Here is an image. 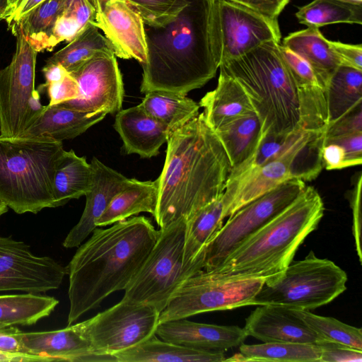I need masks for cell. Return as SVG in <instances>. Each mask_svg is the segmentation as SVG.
I'll use <instances>...</instances> for the list:
<instances>
[{
    "instance_id": "6da1fadb",
    "label": "cell",
    "mask_w": 362,
    "mask_h": 362,
    "mask_svg": "<svg viewBox=\"0 0 362 362\" xmlns=\"http://www.w3.org/2000/svg\"><path fill=\"white\" fill-rule=\"evenodd\" d=\"M230 170L227 154L202 112L173 131L157 178L158 202L153 216L160 229L180 218L187 220L220 197Z\"/></svg>"
},
{
    "instance_id": "7a4b0ae2",
    "label": "cell",
    "mask_w": 362,
    "mask_h": 362,
    "mask_svg": "<svg viewBox=\"0 0 362 362\" xmlns=\"http://www.w3.org/2000/svg\"><path fill=\"white\" fill-rule=\"evenodd\" d=\"M160 231L145 216H134L107 228H95L66 268L68 325L95 308L112 293L125 290L156 243Z\"/></svg>"
},
{
    "instance_id": "3957f363",
    "label": "cell",
    "mask_w": 362,
    "mask_h": 362,
    "mask_svg": "<svg viewBox=\"0 0 362 362\" xmlns=\"http://www.w3.org/2000/svg\"><path fill=\"white\" fill-rule=\"evenodd\" d=\"M216 0H185L178 13L158 26L144 25L147 60L140 91L187 95L213 78L218 68L213 42Z\"/></svg>"
},
{
    "instance_id": "277c9868",
    "label": "cell",
    "mask_w": 362,
    "mask_h": 362,
    "mask_svg": "<svg viewBox=\"0 0 362 362\" xmlns=\"http://www.w3.org/2000/svg\"><path fill=\"white\" fill-rule=\"evenodd\" d=\"M218 68L246 91L259 118L262 134L327 129L325 90L299 87L281 56L279 42H264Z\"/></svg>"
},
{
    "instance_id": "5b68a950",
    "label": "cell",
    "mask_w": 362,
    "mask_h": 362,
    "mask_svg": "<svg viewBox=\"0 0 362 362\" xmlns=\"http://www.w3.org/2000/svg\"><path fill=\"white\" fill-rule=\"evenodd\" d=\"M324 210L319 193L306 186L284 210L241 242L218 265L206 271L226 277L266 280L279 275L317 228Z\"/></svg>"
},
{
    "instance_id": "8992f818",
    "label": "cell",
    "mask_w": 362,
    "mask_h": 362,
    "mask_svg": "<svg viewBox=\"0 0 362 362\" xmlns=\"http://www.w3.org/2000/svg\"><path fill=\"white\" fill-rule=\"evenodd\" d=\"M64 151L62 141L47 137L0 136V200L18 214L54 208V174Z\"/></svg>"
},
{
    "instance_id": "52a82bcc",
    "label": "cell",
    "mask_w": 362,
    "mask_h": 362,
    "mask_svg": "<svg viewBox=\"0 0 362 362\" xmlns=\"http://www.w3.org/2000/svg\"><path fill=\"white\" fill-rule=\"evenodd\" d=\"M347 274L332 261L313 251L291 264L279 275L267 279L253 305H276L298 310L325 305L346 289Z\"/></svg>"
},
{
    "instance_id": "ba28073f",
    "label": "cell",
    "mask_w": 362,
    "mask_h": 362,
    "mask_svg": "<svg viewBox=\"0 0 362 362\" xmlns=\"http://www.w3.org/2000/svg\"><path fill=\"white\" fill-rule=\"evenodd\" d=\"M185 230V218L159 230L156 243L123 298L151 305L160 313L182 284L200 271L184 261Z\"/></svg>"
},
{
    "instance_id": "9c48e42d",
    "label": "cell",
    "mask_w": 362,
    "mask_h": 362,
    "mask_svg": "<svg viewBox=\"0 0 362 362\" xmlns=\"http://www.w3.org/2000/svg\"><path fill=\"white\" fill-rule=\"evenodd\" d=\"M266 279L226 277L201 270L187 278L160 313L159 322L253 305Z\"/></svg>"
},
{
    "instance_id": "30bf717a",
    "label": "cell",
    "mask_w": 362,
    "mask_h": 362,
    "mask_svg": "<svg viewBox=\"0 0 362 362\" xmlns=\"http://www.w3.org/2000/svg\"><path fill=\"white\" fill-rule=\"evenodd\" d=\"M160 312L153 306L122 299L112 307L80 322L94 355L114 361L113 355L134 347L153 334Z\"/></svg>"
},
{
    "instance_id": "8fae6325",
    "label": "cell",
    "mask_w": 362,
    "mask_h": 362,
    "mask_svg": "<svg viewBox=\"0 0 362 362\" xmlns=\"http://www.w3.org/2000/svg\"><path fill=\"white\" fill-rule=\"evenodd\" d=\"M306 186L303 180L289 179L229 216L206 245L202 270L218 265L241 242L289 206Z\"/></svg>"
},
{
    "instance_id": "7c38bea8",
    "label": "cell",
    "mask_w": 362,
    "mask_h": 362,
    "mask_svg": "<svg viewBox=\"0 0 362 362\" xmlns=\"http://www.w3.org/2000/svg\"><path fill=\"white\" fill-rule=\"evenodd\" d=\"M212 30L218 67L264 42L281 39L278 20L230 0L215 1Z\"/></svg>"
},
{
    "instance_id": "4fadbf2b",
    "label": "cell",
    "mask_w": 362,
    "mask_h": 362,
    "mask_svg": "<svg viewBox=\"0 0 362 362\" xmlns=\"http://www.w3.org/2000/svg\"><path fill=\"white\" fill-rule=\"evenodd\" d=\"M8 25L16 37V46L10 64L0 70V136L16 138L26 129L28 103L35 90L37 52L18 23Z\"/></svg>"
},
{
    "instance_id": "5bb4252c",
    "label": "cell",
    "mask_w": 362,
    "mask_h": 362,
    "mask_svg": "<svg viewBox=\"0 0 362 362\" xmlns=\"http://www.w3.org/2000/svg\"><path fill=\"white\" fill-rule=\"evenodd\" d=\"M66 274V267L35 255L24 242L0 236V291L45 293L57 289Z\"/></svg>"
},
{
    "instance_id": "9a60e30c",
    "label": "cell",
    "mask_w": 362,
    "mask_h": 362,
    "mask_svg": "<svg viewBox=\"0 0 362 362\" xmlns=\"http://www.w3.org/2000/svg\"><path fill=\"white\" fill-rule=\"evenodd\" d=\"M116 57L115 54H99L70 72L78 85L79 96L58 105L106 114L122 110L124 90Z\"/></svg>"
},
{
    "instance_id": "2e32d148",
    "label": "cell",
    "mask_w": 362,
    "mask_h": 362,
    "mask_svg": "<svg viewBox=\"0 0 362 362\" xmlns=\"http://www.w3.org/2000/svg\"><path fill=\"white\" fill-rule=\"evenodd\" d=\"M95 8L93 24L110 42L116 57L134 59L141 65L147 60L144 21L124 0H90Z\"/></svg>"
},
{
    "instance_id": "e0dca14e",
    "label": "cell",
    "mask_w": 362,
    "mask_h": 362,
    "mask_svg": "<svg viewBox=\"0 0 362 362\" xmlns=\"http://www.w3.org/2000/svg\"><path fill=\"white\" fill-rule=\"evenodd\" d=\"M247 336L262 342L309 344L327 343L313 331L296 310L276 305H259L245 320Z\"/></svg>"
},
{
    "instance_id": "ac0fdd59",
    "label": "cell",
    "mask_w": 362,
    "mask_h": 362,
    "mask_svg": "<svg viewBox=\"0 0 362 362\" xmlns=\"http://www.w3.org/2000/svg\"><path fill=\"white\" fill-rule=\"evenodd\" d=\"M92 177L85 194L86 205L78 222L71 229L63 242L66 248L78 247L97 228L95 222L113 197L129 183L122 173L107 166L96 158L90 161Z\"/></svg>"
},
{
    "instance_id": "d6986e66",
    "label": "cell",
    "mask_w": 362,
    "mask_h": 362,
    "mask_svg": "<svg viewBox=\"0 0 362 362\" xmlns=\"http://www.w3.org/2000/svg\"><path fill=\"white\" fill-rule=\"evenodd\" d=\"M160 339L194 349L224 352L240 346L247 337L243 328L192 322L186 318L159 322Z\"/></svg>"
},
{
    "instance_id": "ffe728a7",
    "label": "cell",
    "mask_w": 362,
    "mask_h": 362,
    "mask_svg": "<svg viewBox=\"0 0 362 362\" xmlns=\"http://www.w3.org/2000/svg\"><path fill=\"white\" fill-rule=\"evenodd\" d=\"M299 151L269 162L237 180L226 184L222 196L224 206L223 218L230 216L245 204L286 180L293 179L291 168L295 157Z\"/></svg>"
},
{
    "instance_id": "44dd1931",
    "label": "cell",
    "mask_w": 362,
    "mask_h": 362,
    "mask_svg": "<svg viewBox=\"0 0 362 362\" xmlns=\"http://www.w3.org/2000/svg\"><path fill=\"white\" fill-rule=\"evenodd\" d=\"M24 352L47 356L55 361H103L93 354L90 344L79 323L52 331L17 334Z\"/></svg>"
},
{
    "instance_id": "7402d4cb",
    "label": "cell",
    "mask_w": 362,
    "mask_h": 362,
    "mask_svg": "<svg viewBox=\"0 0 362 362\" xmlns=\"http://www.w3.org/2000/svg\"><path fill=\"white\" fill-rule=\"evenodd\" d=\"M114 127L122 140L125 152L141 158L157 156L172 133L139 105L117 112Z\"/></svg>"
},
{
    "instance_id": "603a6c76",
    "label": "cell",
    "mask_w": 362,
    "mask_h": 362,
    "mask_svg": "<svg viewBox=\"0 0 362 362\" xmlns=\"http://www.w3.org/2000/svg\"><path fill=\"white\" fill-rule=\"evenodd\" d=\"M106 115L104 112H83L60 105H45L39 117L20 137H47L62 142L84 133Z\"/></svg>"
},
{
    "instance_id": "cb8c5ba5",
    "label": "cell",
    "mask_w": 362,
    "mask_h": 362,
    "mask_svg": "<svg viewBox=\"0 0 362 362\" xmlns=\"http://www.w3.org/2000/svg\"><path fill=\"white\" fill-rule=\"evenodd\" d=\"M199 105L204 108L202 113L204 119L214 131L238 117L255 111L241 84L221 70L216 88L207 92Z\"/></svg>"
},
{
    "instance_id": "d4e9b609",
    "label": "cell",
    "mask_w": 362,
    "mask_h": 362,
    "mask_svg": "<svg viewBox=\"0 0 362 362\" xmlns=\"http://www.w3.org/2000/svg\"><path fill=\"white\" fill-rule=\"evenodd\" d=\"M326 131L298 129L288 134H262L253 154L239 166L230 170L226 185L237 180L269 162L298 151L311 140L325 134Z\"/></svg>"
},
{
    "instance_id": "484cf974",
    "label": "cell",
    "mask_w": 362,
    "mask_h": 362,
    "mask_svg": "<svg viewBox=\"0 0 362 362\" xmlns=\"http://www.w3.org/2000/svg\"><path fill=\"white\" fill-rule=\"evenodd\" d=\"M117 362H222L224 352L198 350L159 339L153 334L141 344L113 355Z\"/></svg>"
},
{
    "instance_id": "4316f807",
    "label": "cell",
    "mask_w": 362,
    "mask_h": 362,
    "mask_svg": "<svg viewBox=\"0 0 362 362\" xmlns=\"http://www.w3.org/2000/svg\"><path fill=\"white\" fill-rule=\"evenodd\" d=\"M282 45L310 64L326 90L330 77L341 62L319 28L308 27L290 33Z\"/></svg>"
},
{
    "instance_id": "83f0119b",
    "label": "cell",
    "mask_w": 362,
    "mask_h": 362,
    "mask_svg": "<svg viewBox=\"0 0 362 362\" xmlns=\"http://www.w3.org/2000/svg\"><path fill=\"white\" fill-rule=\"evenodd\" d=\"M158 185L154 181L130 178L129 185L118 192L95 222L96 227L107 226L141 212L154 215Z\"/></svg>"
},
{
    "instance_id": "f1b7e54d",
    "label": "cell",
    "mask_w": 362,
    "mask_h": 362,
    "mask_svg": "<svg viewBox=\"0 0 362 362\" xmlns=\"http://www.w3.org/2000/svg\"><path fill=\"white\" fill-rule=\"evenodd\" d=\"M223 194L186 220L184 261L202 270L204 250L224 220Z\"/></svg>"
},
{
    "instance_id": "f546056e",
    "label": "cell",
    "mask_w": 362,
    "mask_h": 362,
    "mask_svg": "<svg viewBox=\"0 0 362 362\" xmlns=\"http://www.w3.org/2000/svg\"><path fill=\"white\" fill-rule=\"evenodd\" d=\"M214 132L227 154L232 170L253 154L262 137V125L257 113L252 111Z\"/></svg>"
},
{
    "instance_id": "4dcf8cb0",
    "label": "cell",
    "mask_w": 362,
    "mask_h": 362,
    "mask_svg": "<svg viewBox=\"0 0 362 362\" xmlns=\"http://www.w3.org/2000/svg\"><path fill=\"white\" fill-rule=\"evenodd\" d=\"M91 177L92 168L86 157L77 156L73 150H64L54 174V208L85 196L89 189Z\"/></svg>"
},
{
    "instance_id": "1f68e13d",
    "label": "cell",
    "mask_w": 362,
    "mask_h": 362,
    "mask_svg": "<svg viewBox=\"0 0 362 362\" xmlns=\"http://www.w3.org/2000/svg\"><path fill=\"white\" fill-rule=\"evenodd\" d=\"M329 124L362 104V70L340 65L325 90Z\"/></svg>"
},
{
    "instance_id": "d6a6232c",
    "label": "cell",
    "mask_w": 362,
    "mask_h": 362,
    "mask_svg": "<svg viewBox=\"0 0 362 362\" xmlns=\"http://www.w3.org/2000/svg\"><path fill=\"white\" fill-rule=\"evenodd\" d=\"M139 105L172 132L196 117L200 107L185 95L161 90L145 93Z\"/></svg>"
},
{
    "instance_id": "836d02e7",
    "label": "cell",
    "mask_w": 362,
    "mask_h": 362,
    "mask_svg": "<svg viewBox=\"0 0 362 362\" xmlns=\"http://www.w3.org/2000/svg\"><path fill=\"white\" fill-rule=\"evenodd\" d=\"M54 297L40 293L0 295V325H31L47 317L58 305Z\"/></svg>"
},
{
    "instance_id": "e575fe53",
    "label": "cell",
    "mask_w": 362,
    "mask_h": 362,
    "mask_svg": "<svg viewBox=\"0 0 362 362\" xmlns=\"http://www.w3.org/2000/svg\"><path fill=\"white\" fill-rule=\"evenodd\" d=\"M239 352L225 361L319 362L321 346L309 344L263 342L239 346Z\"/></svg>"
},
{
    "instance_id": "d590c367",
    "label": "cell",
    "mask_w": 362,
    "mask_h": 362,
    "mask_svg": "<svg viewBox=\"0 0 362 362\" xmlns=\"http://www.w3.org/2000/svg\"><path fill=\"white\" fill-rule=\"evenodd\" d=\"M103 54H115L114 48L98 28L90 23L67 45L49 57L46 64H59L70 73L88 59Z\"/></svg>"
},
{
    "instance_id": "8d00e7d4",
    "label": "cell",
    "mask_w": 362,
    "mask_h": 362,
    "mask_svg": "<svg viewBox=\"0 0 362 362\" xmlns=\"http://www.w3.org/2000/svg\"><path fill=\"white\" fill-rule=\"evenodd\" d=\"M296 17L300 24L317 28L335 23H362V5L340 0H313L298 8Z\"/></svg>"
},
{
    "instance_id": "74e56055",
    "label": "cell",
    "mask_w": 362,
    "mask_h": 362,
    "mask_svg": "<svg viewBox=\"0 0 362 362\" xmlns=\"http://www.w3.org/2000/svg\"><path fill=\"white\" fill-rule=\"evenodd\" d=\"M66 1L45 0L16 22L37 52L47 50L54 24Z\"/></svg>"
},
{
    "instance_id": "f35d334b",
    "label": "cell",
    "mask_w": 362,
    "mask_h": 362,
    "mask_svg": "<svg viewBox=\"0 0 362 362\" xmlns=\"http://www.w3.org/2000/svg\"><path fill=\"white\" fill-rule=\"evenodd\" d=\"M95 8L90 0H67L54 24L47 50L59 43L74 40L90 23L95 21Z\"/></svg>"
},
{
    "instance_id": "ab89813d",
    "label": "cell",
    "mask_w": 362,
    "mask_h": 362,
    "mask_svg": "<svg viewBox=\"0 0 362 362\" xmlns=\"http://www.w3.org/2000/svg\"><path fill=\"white\" fill-rule=\"evenodd\" d=\"M306 324L326 341L362 350V329L334 317L315 315L309 310H296Z\"/></svg>"
},
{
    "instance_id": "60d3db41",
    "label": "cell",
    "mask_w": 362,
    "mask_h": 362,
    "mask_svg": "<svg viewBox=\"0 0 362 362\" xmlns=\"http://www.w3.org/2000/svg\"><path fill=\"white\" fill-rule=\"evenodd\" d=\"M141 16L149 26L161 25L175 17L185 0H124Z\"/></svg>"
},
{
    "instance_id": "b9f144b4",
    "label": "cell",
    "mask_w": 362,
    "mask_h": 362,
    "mask_svg": "<svg viewBox=\"0 0 362 362\" xmlns=\"http://www.w3.org/2000/svg\"><path fill=\"white\" fill-rule=\"evenodd\" d=\"M279 49L287 67L300 88H321L325 90L314 70L305 60L283 45H279Z\"/></svg>"
},
{
    "instance_id": "7bdbcfd3",
    "label": "cell",
    "mask_w": 362,
    "mask_h": 362,
    "mask_svg": "<svg viewBox=\"0 0 362 362\" xmlns=\"http://www.w3.org/2000/svg\"><path fill=\"white\" fill-rule=\"evenodd\" d=\"M45 88L49 99V105L61 104L79 96V88L76 79L68 73L61 80L48 85L39 86Z\"/></svg>"
},
{
    "instance_id": "ee69618b",
    "label": "cell",
    "mask_w": 362,
    "mask_h": 362,
    "mask_svg": "<svg viewBox=\"0 0 362 362\" xmlns=\"http://www.w3.org/2000/svg\"><path fill=\"white\" fill-rule=\"evenodd\" d=\"M362 132V104L328 125L325 139L337 138Z\"/></svg>"
},
{
    "instance_id": "f6af8a7d",
    "label": "cell",
    "mask_w": 362,
    "mask_h": 362,
    "mask_svg": "<svg viewBox=\"0 0 362 362\" xmlns=\"http://www.w3.org/2000/svg\"><path fill=\"white\" fill-rule=\"evenodd\" d=\"M321 346L319 362H361L362 350L327 342Z\"/></svg>"
},
{
    "instance_id": "bcb514c9",
    "label": "cell",
    "mask_w": 362,
    "mask_h": 362,
    "mask_svg": "<svg viewBox=\"0 0 362 362\" xmlns=\"http://www.w3.org/2000/svg\"><path fill=\"white\" fill-rule=\"evenodd\" d=\"M340 145L345 153V167H353L362 163V132L337 138L325 139Z\"/></svg>"
},
{
    "instance_id": "7dc6e473",
    "label": "cell",
    "mask_w": 362,
    "mask_h": 362,
    "mask_svg": "<svg viewBox=\"0 0 362 362\" xmlns=\"http://www.w3.org/2000/svg\"><path fill=\"white\" fill-rule=\"evenodd\" d=\"M361 174L357 177L351 192L350 199L351 207L353 214V235L355 240L356 252L361 262Z\"/></svg>"
},
{
    "instance_id": "c3c4849f",
    "label": "cell",
    "mask_w": 362,
    "mask_h": 362,
    "mask_svg": "<svg viewBox=\"0 0 362 362\" xmlns=\"http://www.w3.org/2000/svg\"><path fill=\"white\" fill-rule=\"evenodd\" d=\"M329 45L339 57L341 65L362 70V45L345 44L329 40Z\"/></svg>"
},
{
    "instance_id": "681fc988",
    "label": "cell",
    "mask_w": 362,
    "mask_h": 362,
    "mask_svg": "<svg viewBox=\"0 0 362 362\" xmlns=\"http://www.w3.org/2000/svg\"><path fill=\"white\" fill-rule=\"evenodd\" d=\"M245 6L264 16L278 20V16L288 3L286 0H230Z\"/></svg>"
},
{
    "instance_id": "f907efd6",
    "label": "cell",
    "mask_w": 362,
    "mask_h": 362,
    "mask_svg": "<svg viewBox=\"0 0 362 362\" xmlns=\"http://www.w3.org/2000/svg\"><path fill=\"white\" fill-rule=\"evenodd\" d=\"M324 167L327 170H338L345 167V153L343 148L335 143L325 141L322 148Z\"/></svg>"
},
{
    "instance_id": "816d5d0a",
    "label": "cell",
    "mask_w": 362,
    "mask_h": 362,
    "mask_svg": "<svg viewBox=\"0 0 362 362\" xmlns=\"http://www.w3.org/2000/svg\"><path fill=\"white\" fill-rule=\"evenodd\" d=\"M21 330L14 326L0 329V351L6 353H24L17 334Z\"/></svg>"
},
{
    "instance_id": "f5cc1de1",
    "label": "cell",
    "mask_w": 362,
    "mask_h": 362,
    "mask_svg": "<svg viewBox=\"0 0 362 362\" xmlns=\"http://www.w3.org/2000/svg\"><path fill=\"white\" fill-rule=\"evenodd\" d=\"M0 361L14 362H48L55 361L54 359L41 355L24 353H6L0 351Z\"/></svg>"
},
{
    "instance_id": "db71d44e",
    "label": "cell",
    "mask_w": 362,
    "mask_h": 362,
    "mask_svg": "<svg viewBox=\"0 0 362 362\" xmlns=\"http://www.w3.org/2000/svg\"><path fill=\"white\" fill-rule=\"evenodd\" d=\"M44 1L45 0H19L13 11L6 19L8 25L18 21Z\"/></svg>"
},
{
    "instance_id": "11a10c76",
    "label": "cell",
    "mask_w": 362,
    "mask_h": 362,
    "mask_svg": "<svg viewBox=\"0 0 362 362\" xmlns=\"http://www.w3.org/2000/svg\"><path fill=\"white\" fill-rule=\"evenodd\" d=\"M44 107L45 105H42L40 102L39 90L35 89L28 103L26 129L39 117L42 112Z\"/></svg>"
},
{
    "instance_id": "9f6ffc18",
    "label": "cell",
    "mask_w": 362,
    "mask_h": 362,
    "mask_svg": "<svg viewBox=\"0 0 362 362\" xmlns=\"http://www.w3.org/2000/svg\"><path fill=\"white\" fill-rule=\"evenodd\" d=\"M45 78L43 86L58 81L63 78L69 72L59 64H46L42 69Z\"/></svg>"
},
{
    "instance_id": "6f0895ef",
    "label": "cell",
    "mask_w": 362,
    "mask_h": 362,
    "mask_svg": "<svg viewBox=\"0 0 362 362\" xmlns=\"http://www.w3.org/2000/svg\"><path fill=\"white\" fill-rule=\"evenodd\" d=\"M11 13L8 0H0V21L6 19Z\"/></svg>"
},
{
    "instance_id": "680465c9",
    "label": "cell",
    "mask_w": 362,
    "mask_h": 362,
    "mask_svg": "<svg viewBox=\"0 0 362 362\" xmlns=\"http://www.w3.org/2000/svg\"><path fill=\"white\" fill-rule=\"evenodd\" d=\"M8 207L0 200V216L8 211Z\"/></svg>"
},
{
    "instance_id": "91938a15",
    "label": "cell",
    "mask_w": 362,
    "mask_h": 362,
    "mask_svg": "<svg viewBox=\"0 0 362 362\" xmlns=\"http://www.w3.org/2000/svg\"><path fill=\"white\" fill-rule=\"evenodd\" d=\"M19 0H8V2H9V4H10V7H11V13L13 11V10L15 9L17 4L18 3Z\"/></svg>"
},
{
    "instance_id": "94428289",
    "label": "cell",
    "mask_w": 362,
    "mask_h": 362,
    "mask_svg": "<svg viewBox=\"0 0 362 362\" xmlns=\"http://www.w3.org/2000/svg\"><path fill=\"white\" fill-rule=\"evenodd\" d=\"M340 1H346V2L354 4L362 5V0H340Z\"/></svg>"
},
{
    "instance_id": "6125c7cd",
    "label": "cell",
    "mask_w": 362,
    "mask_h": 362,
    "mask_svg": "<svg viewBox=\"0 0 362 362\" xmlns=\"http://www.w3.org/2000/svg\"><path fill=\"white\" fill-rule=\"evenodd\" d=\"M4 327H4V326H2V325H0V329L4 328Z\"/></svg>"
},
{
    "instance_id": "be15d7a7",
    "label": "cell",
    "mask_w": 362,
    "mask_h": 362,
    "mask_svg": "<svg viewBox=\"0 0 362 362\" xmlns=\"http://www.w3.org/2000/svg\"><path fill=\"white\" fill-rule=\"evenodd\" d=\"M288 2H289L290 0H286Z\"/></svg>"
}]
</instances>
